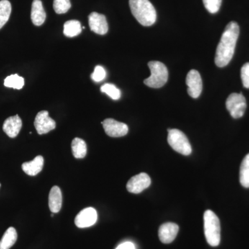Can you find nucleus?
I'll return each instance as SVG.
<instances>
[{"label": "nucleus", "mask_w": 249, "mask_h": 249, "mask_svg": "<svg viewBox=\"0 0 249 249\" xmlns=\"http://www.w3.org/2000/svg\"><path fill=\"white\" fill-rule=\"evenodd\" d=\"M71 150L75 158L83 159L88 151L86 142L83 139L75 138L72 141Z\"/></svg>", "instance_id": "6ab92c4d"}, {"label": "nucleus", "mask_w": 249, "mask_h": 249, "mask_svg": "<svg viewBox=\"0 0 249 249\" xmlns=\"http://www.w3.org/2000/svg\"><path fill=\"white\" fill-rule=\"evenodd\" d=\"M34 125L39 134H47L55 128V121L49 117L47 111H41L36 116Z\"/></svg>", "instance_id": "9d476101"}, {"label": "nucleus", "mask_w": 249, "mask_h": 249, "mask_svg": "<svg viewBox=\"0 0 249 249\" xmlns=\"http://www.w3.org/2000/svg\"><path fill=\"white\" fill-rule=\"evenodd\" d=\"M168 142L170 147L181 155H191L192 147L185 134L178 129H168Z\"/></svg>", "instance_id": "39448f33"}, {"label": "nucleus", "mask_w": 249, "mask_h": 249, "mask_svg": "<svg viewBox=\"0 0 249 249\" xmlns=\"http://www.w3.org/2000/svg\"><path fill=\"white\" fill-rule=\"evenodd\" d=\"M102 124L105 132L109 137H124L128 133V126L114 119H106L103 121Z\"/></svg>", "instance_id": "1a4fd4ad"}, {"label": "nucleus", "mask_w": 249, "mask_h": 249, "mask_svg": "<svg viewBox=\"0 0 249 249\" xmlns=\"http://www.w3.org/2000/svg\"><path fill=\"white\" fill-rule=\"evenodd\" d=\"M116 249H135V247L132 242H126L121 244Z\"/></svg>", "instance_id": "c85d7f7f"}, {"label": "nucleus", "mask_w": 249, "mask_h": 249, "mask_svg": "<svg viewBox=\"0 0 249 249\" xmlns=\"http://www.w3.org/2000/svg\"><path fill=\"white\" fill-rule=\"evenodd\" d=\"M241 78L242 84L247 89H249V62L245 64L241 70Z\"/></svg>", "instance_id": "cd10ccee"}, {"label": "nucleus", "mask_w": 249, "mask_h": 249, "mask_svg": "<svg viewBox=\"0 0 249 249\" xmlns=\"http://www.w3.org/2000/svg\"><path fill=\"white\" fill-rule=\"evenodd\" d=\"M0 187H1V183H0Z\"/></svg>", "instance_id": "c756f323"}, {"label": "nucleus", "mask_w": 249, "mask_h": 249, "mask_svg": "<svg viewBox=\"0 0 249 249\" xmlns=\"http://www.w3.org/2000/svg\"><path fill=\"white\" fill-rule=\"evenodd\" d=\"M82 32L81 24L78 20H69L64 24V34L68 37H73Z\"/></svg>", "instance_id": "aec40b11"}, {"label": "nucleus", "mask_w": 249, "mask_h": 249, "mask_svg": "<svg viewBox=\"0 0 249 249\" xmlns=\"http://www.w3.org/2000/svg\"><path fill=\"white\" fill-rule=\"evenodd\" d=\"M71 7L70 0H54L53 9L57 14H66Z\"/></svg>", "instance_id": "393cba45"}, {"label": "nucleus", "mask_w": 249, "mask_h": 249, "mask_svg": "<svg viewBox=\"0 0 249 249\" xmlns=\"http://www.w3.org/2000/svg\"><path fill=\"white\" fill-rule=\"evenodd\" d=\"M240 181L245 188H249V154L242 160L240 170Z\"/></svg>", "instance_id": "4be33fe9"}, {"label": "nucleus", "mask_w": 249, "mask_h": 249, "mask_svg": "<svg viewBox=\"0 0 249 249\" xmlns=\"http://www.w3.org/2000/svg\"><path fill=\"white\" fill-rule=\"evenodd\" d=\"M98 219L97 212L93 208L82 210L75 218V224L80 229L91 227L96 224Z\"/></svg>", "instance_id": "9b49d317"}, {"label": "nucleus", "mask_w": 249, "mask_h": 249, "mask_svg": "<svg viewBox=\"0 0 249 249\" xmlns=\"http://www.w3.org/2000/svg\"><path fill=\"white\" fill-rule=\"evenodd\" d=\"M186 85L190 96L197 98L200 96L203 89L202 79L200 73L196 70H192L188 72L186 76Z\"/></svg>", "instance_id": "0eeeda50"}, {"label": "nucleus", "mask_w": 249, "mask_h": 249, "mask_svg": "<svg viewBox=\"0 0 249 249\" xmlns=\"http://www.w3.org/2000/svg\"><path fill=\"white\" fill-rule=\"evenodd\" d=\"M101 92L106 93L114 101L119 100L121 96L120 89H118L115 85L110 84V83L103 85L101 88Z\"/></svg>", "instance_id": "b1692460"}, {"label": "nucleus", "mask_w": 249, "mask_h": 249, "mask_svg": "<svg viewBox=\"0 0 249 249\" xmlns=\"http://www.w3.org/2000/svg\"><path fill=\"white\" fill-rule=\"evenodd\" d=\"M222 0H203L205 8L211 14H214L219 11Z\"/></svg>", "instance_id": "a878e982"}, {"label": "nucleus", "mask_w": 249, "mask_h": 249, "mask_svg": "<svg viewBox=\"0 0 249 249\" xmlns=\"http://www.w3.org/2000/svg\"><path fill=\"white\" fill-rule=\"evenodd\" d=\"M4 84L6 88L21 89L24 87V80L19 75L12 74L5 78Z\"/></svg>", "instance_id": "5701e85b"}, {"label": "nucleus", "mask_w": 249, "mask_h": 249, "mask_svg": "<svg viewBox=\"0 0 249 249\" xmlns=\"http://www.w3.org/2000/svg\"><path fill=\"white\" fill-rule=\"evenodd\" d=\"M148 67L151 75L144 80V84L156 89L164 86L168 79V69L164 64L159 61H150L148 62Z\"/></svg>", "instance_id": "20e7f679"}, {"label": "nucleus", "mask_w": 249, "mask_h": 249, "mask_svg": "<svg viewBox=\"0 0 249 249\" xmlns=\"http://www.w3.org/2000/svg\"><path fill=\"white\" fill-rule=\"evenodd\" d=\"M11 2L8 0L0 1V29L9 21L11 14Z\"/></svg>", "instance_id": "412c9836"}, {"label": "nucleus", "mask_w": 249, "mask_h": 249, "mask_svg": "<svg viewBox=\"0 0 249 249\" xmlns=\"http://www.w3.org/2000/svg\"><path fill=\"white\" fill-rule=\"evenodd\" d=\"M62 192L58 186L52 187L49 196V206L53 213H57L62 208Z\"/></svg>", "instance_id": "dca6fc26"}, {"label": "nucleus", "mask_w": 249, "mask_h": 249, "mask_svg": "<svg viewBox=\"0 0 249 249\" xmlns=\"http://www.w3.org/2000/svg\"><path fill=\"white\" fill-rule=\"evenodd\" d=\"M226 106L234 119H240L245 114L247 101L242 93H232L228 97Z\"/></svg>", "instance_id": "423d86ee"}, {"label": "nucleus", "mask_w": 249, "mask_h": 249, "mask_svg": "<svg viewBox=\"0 0 249 249\" xmlns=\"http://www.w3.org/2000/svg\"><path fill=\"white\" fill-rule=\"evenodd\" d=\"M151 184V178L146 173H140L132 177L127 183V191L134 194H139Z\"/></svg>", "instance_id": "6e6552de"}, {"label": "nucleus", "mask_w": 249, "mask_h": 249, "mask_svg": "<svg viewBox=\"0 0 249 249\" xmlns=\"http://www.w3.org/2000/svg\"><path fill=\"white\" fill-rule=\"evenodd\" d=\"M31 21L37 27L42 25L46 19V13L41 0H34L31 13Z\"/></svg>", "instance_id": "2eb2a0df"}, {"label": "nucleus", "mask_w": 249, "mask_h": 249, "mask_svg": "<svg viewBox=\"0 0 249 249\" xmlns=\"http://www.w3.org/2000/svg\"><path fill=\"white\" fill-rule=\"evenodd\" d=\"M204 234L208 244L211 247H217L220 243L221 227L219 218L211 210L204 214Z\"/></svg>", "instance_id": "7ed1b4c3"}, {"label": "nucleus", "mask_w": 249, "mask_h": 249, "mask_svg": "<svg viewBox=\"0 0 249 249\" xmlns=\"http://www.w3.org/2000/svg\"><path fill=\"white\" fill-rule=\"evenodd\" d=\"M88 19L91 31L99 35H106L107 34L109 27L104 15L93 12L89 15Z\"/></svg>", "instance_id": "f8f14e48"}, {"label": "nucleus", "mask_w": 249, "mask_h": 249, "mask_svg": "<svg viewBox=\"0 0 249 249\" xmlns=\"http://www.w3.org/2000/svg\"><path fill=\"white\" fill-rule=\"evenodd\" d=\"M239 35L240 27L237 23L229 22L223 33L216 50L214 62L217 67H224L229 65L235 53Z\"/></svg>", "instance_id": "f257e3e1"}, {"label": "nucleus", "mask_w": 249, "mask_h": 249, "mask_svg": "<svg viewBox=\"0 0 249 249\" xmlns=\"http://www.w3.org/2000/svg\"><path fill=\"white\" fill-rule=\"evenodd\" d=\"M106 77V71L103 67L98 65L95 67L94 71L91 73V79L95 82H101L104 80Z\"/></svg>", "instance_id": "bb28decb"}, {"label": "nucleus", "mask_w": 249, "mask_h": 249, "mask_svg": "<svg viewBox=\"0 0 249 249\" xmlns=\"http://www.w3.org/2000/svg\"><path fill=\"white\" fill-rule=\"evenodd\" d=\"M131 12L144 27H150L157 20V12L149 0H129Z\"/></svg>", "instance_id": "f03ea898"}, {"label": "nucleus", "mask_w": 249, "mask_h": 249, "mask_svg": "<svg viewBox=\"0 0 249 249\" xmlns=\"http://www.w3.org/2000/svg\"><path fill=\"white\" fill-rule=\"evenodd\" d=\"M22 121L18 115L11 116L4 121L3 130L10 138H16L20 132Z\"/></svg>", "instance_id": "4468645a"}, {"label": "nucleus", "mask_w": 249, "mask_h": 249, "mask_svg": "<svg viewBox=\"0 0 249 249\" xmlns=\"http://www.w3.org/2000/svg\"><path fill=\"white\" fill-rule=\"evenodd\" d=\"M17 239L18 233L16 229L14 227H9L0 240V249H11L16 243Z\"/></svg>", "instance_id": "a211bd4d"}, {"label": "nucleus", "mask_w": 249, "mask_h": 249, "mask_svg": "<svg viewBox=\"0 0 249 249\" xmlns=\"http://www.w3.org/2000/svg\"><path fill=\"white\" fill-rule=\"evenodd\" d=\"M44 166V158L37 156L34 160L25 162L22 165L23 171L29 176H36L42 171Z\"/></svg>", "instance_id": "f3484780"}, {"label": "nucleus", "mask_w": 249, "mask_h": 249, "mask_svg": "<svg viewBox=\"0 0 249 249\" xmlns=\"http://www.w3.org/2000/svg\"><path fill=\"white\" fill-rule=\"evenodd\" d=\"M178 226L175 223L168 222L162 224L159 229V237L162 243L170 244L176 238Z\"/></svg>", "instance_id": "ddd939ff"}]
</instances>
